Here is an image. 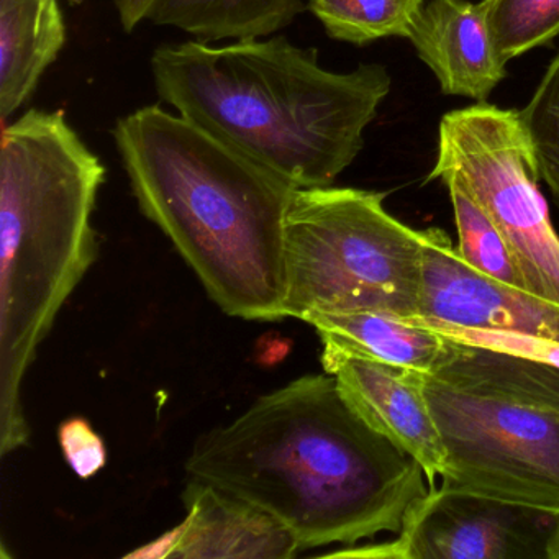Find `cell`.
I'll return each mask as SVG.
<instances>
[{
	"mask_svg": "<svg viewBox=\"0 0 559 559\" xmlns=\"http://www.w3.org/2000/svg\"><path fill=\"white\" fill-rule=\"evenodd\" d=\"M186 471L280 520L300 549L397 535L430 489L420 464L372 430L326 372L201 435Z\"/></svg>",
	"mask_w": 559,
	"mask_h": 559,
	"instance_id": "1",
	"label": "cell"
},
{
	"mask_svg": "<svg viewBox=\"0 0 559 559\" xmlns=\"http://www.w3.org/2000/svg\"><path fill=\"white\" fill-rule=\"evenodd\" d=\"M140 211L227 316L287 319L294 188L178 112L142 107L112 132Z\"/></svg>",
	"mask_w": 559,
	"mask_h": 559,
	"instance_id": "2",
	"label": "cell"
},
{
	"mask_svg": "<svg viewBox=\"0 0 559 559\" xmlns=\"http://www.w3.org/2000/svg\"><path fill=\"white\" fill-rule=\"evenodd\" d=\"M152 73L179 116L297 189L333 186L391 91L381 64L333 73L284 37L168 45L153 53Z\"/></svg>",
	"mask_w": 559,
	"mask_h": 559,
	"instance_id": "3",
	"label": "cell"
},
{
	"mask_svg": "<svg viewBox=\"0 0 559 559\" xmlns=\"http://www.w3.org/2000/svg\"><path fill=\"white\" fill-rule=\"evenodd\" d=\"M99 156L61 110L32 109L0 143V454L31 438L22 385L38 346L97 258Z\"/></svg>",
	"mask_w": 559,
	"mask_h": 559,
	"instance_id": "4",
	"label": "cell"
},
{
	"mask_svg": "<svg viewBox=\"0 0 559 559\" xmlns=\"http://www.w3.org/2000/svg\"><path fill=\"white\" fill-rule=\"evenodd\" d=\"M385 194L296 189L286 221V313L379 312L417 317L421 231L392 217Z\"/></svg>",
	"mask_w": 559,
	"mask_h": 559,
	"instance_id": "5",
	"label": "cell"
},
{
	"mask_svg": "<svg viewBox=\"0 0 559 559\" xmlns=\"http://www.w3.org/2000/svg\"><path fill=\"white\" fill-rule=\"evenodd\" d=\"M454 179L512 251L526 289L559 304V235L538 189L535 152L516 110L477 104L440 122L428 181Z\"/></svg>",
	"mask_w": 559,
	"mask_h": 559,
	"instance_id": "6",
	"label": "cell"
},
{
	"mask_svg": "<svg viewBox=\"0 0 559 559\" xmlns=\"http://www.w3.org/2000/svg\"><path fill=\"white\" fill-rule=\"evenodd\" d=\"M447 450L437 486L559 515V414L421 374Z\"/></svg>",
	"mask_w": 559,
	"mask_h": 559,
	"instance_id": "7",
	"label": "cell"
},
{
	"mask_svg": "<svg viewBox=\"0 0 559 559\" xmlns=\"http://www.w3.org/2000/svg\"><path fill=\"white\" fill-rule=\"evenodd\" d=\"M558 513L435 486L408 512L394 539L348 546L332 558L551 559Z\"/></svg>",
	"mask_w": 559,
	"mask_h": 559,
	"instance_id": "8",
	"label": "cell"
},
{
	"mask_svg": "<svg viewBox=\"0 0 559 559\" xmlns=\"http://www.w3.org/2000/svg\"><path fill=\"white\" fill-rule=\"evenodd\" d=\"M421 231L417 317L467 329L506 330L559 340V304L493 280L467 264L440 228Z\"/></svg>",
	"mask_w": 559,
	"mask_h": 559,
	"instance_id": "9",
	"label": "cell"
},
{
	"mask_svg": "<svg viewBox=\"0 0 559 559\" xmlns=\"http://www.w3.org/2000/svg\"><path fill=\"white\" fill-rule=\"evenodd\" d=\"M408 319L447 338V353L430 374L438 381L559 414V340Z\"/></svg>",
	"mask_w": 559,
	"mask_h": 559,
	"instance_id": "10",
	"label": "cell"
},
{
	"mask_svg": "<svg viewBox=\"0 0 559 559\" xmlns=\"http://www.w3.org/2000/svg\"><path fill=\"white\" fill-rule=\"evenodd\" d=\"M185 522L132 556L178 559H289L300 551L294 533L253 503L204 480L186 484Z\"/></svg>",
	"mask_w": 559,
	"mask_h": 559,
	"instance_id": "11",
	"label": "cell"
},
{
	"mask_svg": "<svg viewBox=\"0 0 559 559\" xmlns=\"http://www.w3.org/2000/svg\"><path fill=\"white\" fill-rule=\"evenodd\" d=\"M322 366L326 374L335 376L346 404L420 464L428 487L437 486L447 450L418 372L356 356L322 358Z\"/></svg>",
	"mask_w": 559,
	"mask_h": 559,
	"instance_id": "12",
	"label": "cell"
},
{
	"mask_svg": "<svg viewBox=\"0 0 559 559\" xmlns=\"http://www.w3.org/2000/svg\"><path fill=\"white\" fill-rule=\"evenodd\" d=\"M408 40L447 96L484 103L507 76L506 63L496 53L487 28L483 2L430 0Z\"/></svg>",
	"mask_w": 559,
	"mask_h": 559,
	"instance_id": "13",
	"label": "cell"
},
{
	"mask_svg": "<svg viewBox=\"0 0 559 559\" xmlns=\"http://www.w3.org/2000/svg\"><path fill=\"white\" fill-rule=\"evenodd\" d=\"M306 323L319 333L322 358L356 356L431 374L447 353L444 336L414 320L389 313H316Z\"/></svg>",
	"mask_w": 559,
	"mask_h": 559,
	"instance_id": "14",
	"label": "cell"
},
{
	"mask_svg": "<svg viewBox=\"0 0 559 559\" xmlns=\"http://www.w3.org/2000/svg\"><path fill=\"white\" fill-rule=\"evenodd\" d=\"M67 44L58 0H0V119L31 99Z\"/></svg>",
	"mask_w": 559,
	"mask_h": 559,
	"instance_id": "15",
	"label": "cell"
},
{
	"mask_svg": "<svg viewBox=\"0 0 559 559\" xmlns=\"http://www.w3.org/2000/svg\"><path fill=\"white\" fill-rule=\"evenodd\" d=\"M302 11V0H158L148 21L202 41H243L283 31Z\"/></svg>",
	"mask_w": 559,
	"mask_h": 559,
	"instance_id": "16",
	"label": "cell"
},
{
	"mask_svg": "<svg viewBox=\"0 0 559 559\" xmlns=\"http://www.w3.org/2000/svg\"><path fill=\"white\" fill-rule=\"evenodd\" d=\"M424 5V0H310L309 9L330 37L361 47L408 38Z\"/></svg>",
	"mask_w": 559,
	"mask_h": 559,
	"instance_id": "17",
	"label": "cell"
},
{
	"mask_svg": "<svg viewBox=\"0 0 559 559\" xmlns=\"http://www.w3.org/2000/svg\"><path fill=\"white\" fill-rule=\"evenodd\" d=\"M450 192L457 228V253L480 273L526 289L512 251L486 212L454 179H443ZM528 290V289H526Z\"/></svg>",
	"mask_w": 559,
	"mask_h": 559,
	"instance_id": "18",
	"label": "cell"
},
{
	"mask_svg": "<svg viewBox=\"0 0 559 559\" xmlns=\"http://www.w3.org/2000/svg\"><path fill=\"white\" fill-rule=\"evenodd\" d=\"M487 28L503 63L559 35V0H483Z\"/></svg>",
	"mask_w": 559,
	"mask_h": 559,
	"instance_id": "19",
	"label": "cell"
},
{
	"mask_svg": "<svg viewBox=\"0 0 559 559\" xmlns=\"http://www.w3.org/2000/svg\"><path fill=\"white\" fill-rule=\"evenodd\" d=\"M519 114L535 152L539 178L559 207V51L532 100Z\"/></svg>",
	"mask_w": 559,
	"mask_h": 559,
	"instance_id": "20",
	"label": "cell"
},
{
	"mask_svg": "<svg viewBox=\"0 0 559 559\" xmlns=\"http://www.w3.org/2000/svg\"><path fill=\"white\" fill-rule=\"evenodd\" d=\"M58 438H60L64 460L83 479H90L106 466V444L97 431L91 427L90 421L84 418L74 417L63 421L58 431Z\"/></svg>",
	"mask_w": 559,
	"mask_h": 559,
	"instance_id": "21",
	"label": "cell"
},
{
	"mask_svg": "<svg viewBox=\"0 0 559 559\" xmlns=\"http://www.w3.org/2000/svg\"><path fill=\"white\" fill-rule=\"evenodd\" d=\"M158 0H114L120 24L127 34H132L142 22L148 21Z\"/></svg>",
	"mask_w": 559,
	"mask_h": 559,
	"instance_id": "22",
	"label": "cell"
},
{
	"mask_svg": "<svg viewBox=\"0 0 559 559\" xmlns=\"http://www.w3.org/2000/svg\"><path fill=\"white\" fill-rule=\"evenodd\" d=\"M551 559H559V528L555 536V543H552Z\"/></svg>",
	"mask_w": 559,
	"mask_h": 559,
	"instance_id": "23",
	"label": "cell"
},
{
	"mask_svg": "<svg viewBox=\"0 0 559 559\" xmlns=\"http://www.w3.org/2000/svg\"><path fill=\"white\" fill-rule=\"evenodd\" d=\"M71 4H81L83 0H70Z\"/></svg>",
	"mask_w": 559,
	"mask_h": 559,
	"instance_id": "24",
	"label": "cell"
}]
</instances>
